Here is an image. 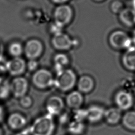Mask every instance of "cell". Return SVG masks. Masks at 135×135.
Wrapping results in <instances>:
<instances>
[{
	"label": "cell",
	"instance_id": "2e32d148",
	"mask_svg": "<svg viewBox=\"0 0 135 135\" xmlns=\"http://www.w3.org/2000/svg\"><path fill=\"white\" fill-rule=\"evenodd\" d=\"M65 101L69 108L75 110L81 108L84 101V98L83 94L79 91H72L67 95Z\"/></svg>",
	"mask_w": 135,
	"mask_h": 135
},
{
	"label": "cell",
	"instance_id": "ffe728a7",
	"mask_svg": "<svg viewBox=\"0 0 135 135\" xmlns=\"http://www.w3.org/2000/svg\"><path fill=\"white\" fill-rule=\"evenodd\" d=\"M122 124L127 130L135 131V111L128 110L122 117Z\"/></svg>",
	"mask_w": 135,
	"mask_h": 135
},
{
	"label": "cell",
	"instance_id": "7402d4cb",
	"mask_svg": "<svg viewBox=\"0 0 135 135\" xmlns=\"http://www.w3.org/2000/svg\"><path fill=\"white\" fill-rule=\"evenodd\" d=\"M24 46L19 42H13L9 44L8 47V52L13 57H20L23 53Z\"/></svg>",
	"mask_w": 135,
	"mask_h": 135
},
{
	"label": "cell",
	"instance_id": "5bb4252c",
	"mask_svg": "<svg viewBox=\"0 0 135 135\" xmlns=\"http://www.w3.org/2000/svg\"><path fill=\"white\" fill-rule=\"evenodd\" d=\"M94 85L95 83L93 79L88 75H82L76 82L78 91L82 94L91 92L93 90Z\"/></svg>",
	"mask_w": 135,
	"mask_h": 135
},
{
	"label": "cell",
	"instance_id": "e0dca14e",
	"mask_svg": "<svg viewBox=\"0 0 135 135\" xmlns=\"http://www.w3.org/2000/svg\"><path fill=\"white\" fill-rule=\"evenodd\" d=\"M122 117V111L116 107L105 109L103 118L109 124L115 125L121 120Z\"/></svg>",
	"mask_w": 135,
	"mask_h": 135
},
{
	"label": "cell",
	"instance_id": "4fadbf2b",
	"mask_svg": "<svg viewBox=\"0 0 135 135\" xmlns=\"http://www.w3.org/2000/svg\"><path fill=\"white\" fill-rule=\"evenodd\" d=\"M87 120L92 123H96L101 121L104 118L105 109L102 106L92 104L87 109Z\"/></svg>",
	"mask_w": 135,
	"mask_h": 135
},
{
	"label": "cell",
	"instance_id": "5b68a950",
	"mask_svg": "<svg viewBox=\"0 0 135 135\" xmlns=\"http://www.w3.org/2000/svg\"><path fill=\"white\" fill-rule=\"evenodd\" d=\"M54 79L52 73L43 68L36 70L32 77L33 84L39 89H46L53 85Z\"/></svg>",
	"mask_w": 135,
	"mask_h": 135
},
{
	"label": "cell",
	"instance_id": "7c38bea8",
	"mask_svg": "<svg viewBox=\"0 0 135 135\" xmlns=\"http://www.w3.org/2000/svg\"><path fill=\"white\" fill-rule=\"evenodd\" d=\"M121 61L124 69L130 71H135V46L132 45L125 50Z\"/></svg>",
	"mask_w": 135,
	"mask_h": 135
},
{
	"label": "cell",
	"instance_id": "8fae6325",
	"mask_svg": "<svg viewBox=\"0 0 135 135\" xmlns=\"http://www.w3.org/2000/svg\"><path fill=\"white\" fill-rule=\"evenodd\" d=\"M45 107L47 113L53 117L62 112L64 107V102L60 97L52 95L47 99Z\"/></svg>",
	"mask_w": 135,
	"mask_h": 135
},
{
	"label": "cell",
	"instance_id": "f1b7e54d",
	"mask_svg": "<svg viewBox=\"0 0 135 135\" xmlns=\"http://www.w3.org/2000/svg\"><path fill=\"white\" fill-rule=\"evenodd\" d=\"M63 27L54 22L50 27V31L52 32L53 35L62 32Z\"/></svg>",
	"mask_w": 135,
	"mask_h": 135
},
{
	"label": "cell",
	"instance_id": "d590c367",
	"mask_svg": "<svg viewBox=\"0 0 135 135\" xmlns=\"http://www.w3.org/2000/svg\"><path fill=\"white\" fill-rule=\"evenodd\" d=\"M0 135H2V131L1 128H0Z\"/></svg>",
	"mask_w": 135,
	"mask_h": 135
},
{
	"label": "cell",
	"instance_id": "277c9868",
	"mask_svg": "<svg viewBox=\"0 0 135 135\" xmlns=\"http://www.w3.org/2000/svg\"><path fill=\"white\" fill-rule=\"evenodd\" d=\"M73 16V9L67 3L57 5L53 11L54 22L63 27L72 22Z\"/></svg>",
	"mask_w": 135,
	"mask_h": 135
},
{
	"label": "cell",
	"instance_id": "9a60e30c",
	"mask_svg": "<svg viewBox=\"0 0 135 135\" xmlns=\"http://www.w3.org/2000/svg\"><path fill=\"white\" fill-rule=\"evenodd\" d=\"M120 22L128 27L135 26V10L131 7H125L119 14Z\"/></svg>",
	"mask_w": 135,
	"mask_h": 135
},
{
	"label": "cell",
	"instance_id": "4316f807",
	"mask_svg": "<svg viewBox=\"0 0 135 135\" xmlns=\"http://www.w3.org/2000/svg\"><path fill=\"white\" fill-rule=\"evenodd\" d=\"M20 104L24 108H29L30 107L33 103L32 98L26 95L20 98Z\"/></svg>",
	"mask_w": 135,
	"mask_h": 135
},
{
	"label": "cell",
	"instance_id": "3957f363",
	"mask_svg": "<svg viewBox=\"0 0 135 135\" xmlns=\"http://www.w3.org/2000/svg\"><path fill=\"white\" fill-rule=\"evenodd\" d=\"M108 43L111 47L118 50H126L132 46L131 36L122 30H115L108 36Z\"/></svg>",
	"mask_w": 135,
	"mask_h": 135
},
{
	"label": "cell",
	"instance_id": "4dcf8cb0",
	"mask_svg": "<svg viewBox=\"0 0 135 135\" xmlns=\"http://www.w3.org/2000/svg\"><path fill=\"white\" fill-rule=\"evenodd\" d=\"M4 118V110L2 106L0 105V122H1Z\"/></svg>",
	"mask_w": 135,
	"mask_h": 135
},
{
	"label": "cell",
	"instance_id": "f546056e",
	"mask_svg": "<svg viewBox=\"0 0 135 135\" xmlns=\"http://www.w3.org/2000/svg\"><path fill=\"white\" fill-rule=\"evenodd\" d=\"M69 0H51L52 2L54 3L57 4V5H60V4H66V3L69 1Z\"/></svg>",
	"mask_w": 135,
	"mask_h": 135
},
{
	"label": "cell",
	"instance_id": "30bf717a",
	"mask_svg": "<svg viewBox=\"0 0 135 135\" xmlns=\"http://www.w3.org/2000/svg\"><path fill=\"white\" fill-rule=\"evenodd\" d=\"M28 89V81L23 76H16L10 83L11 92L16 98H20L26 95Z\"/></svg>",
	"mask_w": 135,
	"mask_h": 135
},
{
	"label": "cell",
	"instance_id": "52a82bcc",
	"mask_svg": "<svg viewBox=\"0 0 135 135\" xmlns=\"http://www.w3.org/2000/svg\"><path fill=\"white\" fill-rule=\"evenodd\" d=\"M23 46V53L28 60H36L41 56L44 50L42 42L36 38L29 39Z\"/></svg>",
	"mask_w": 135,
	"mask_h": 135
},
{
	"label": "cell",
	"instance_id": "8d00e7d4",
	"mask_svg": "<svg viewBox=\"0 0 135 135\" xmlns=\"http://www.w3.org/2000/svg\"><path fill=\"white\" fill-rule=\"evenodd\" d=\"M133 93H134V96H135V87H134V88L133 89Z\"/></svg>",
	"mask_w": 135,
	"mask_h": 135
},
{
	"label": "cell",
	"instance_id": "cb8c5ba5",
	"mask_svg": "<svg viewBox=\"0 0 135 135\" xmlns=\"http://www.w3.org/2000/svg\"><path fill=\"white\" fill-rule=\"evenodd\" d=\"M11 93L10 90V83L7 81L3 80L0 83V99L7 98Z\"/></svg>",
	"mask_w": 135,
	"mask_h": 135
},
{
	"label": "cell",
	"instance_id": "ba28073f",
	"mask_svg": "<svg viewBox=\"0 0 135 135\" xmlns=\"http://www.w3.org/2000/svg\"><path fill=\"white\" fill-rule=\"evenodd\" d=\"M114 101L117 107L121 111L129 110L134 102L133 95L131 92L123 89L116 92L114 97Z\"/></svg>",
	"mask_w": 135,
	"mask_h": 135
},
{
	"label": "cell",
	"instance_id": "83f0119b",
	"mask_svg": "<svg viewBox=\"0 0 135 135\" xmlns=\"http://www.w3.org/2000/svg\"><path fill=\"white\" fill-rule=\"evenodd\" d=\"M38 65L36 60H28V62L26 63V68L30 71H35L37 70Z\"/></svg>",
	"mask_w": 135,
	"mask_h": 135
},
{
	"label": "cell",
	"instance_id": "836d02e7",
	"mask_svg": "<svg viewBox=\"0 0 135 135\" xmlns=\"http://www.w3.org/2000/svg\"><path fill=\"white\" fill-rule=\"evenodd\" d=\"M135 10V0H132V7Z\"/></svg>",
	"mask_w": 135,
	"mask_h": 135
},
{
	"label": "cell",
	"instance_id": "9c48e42d",
	"mask_svg": "<svg viewBox=\"0 0 135 135\" xmlns=\"http://www.w3.org/2000/svg\"><path fill=\"white\" fill-rule=\"evenodd\" d=\"M5 70L10 75L18 76L23 74L26 69L25 61L21 57H13L5 64Z\"/></svg>",
	"mask_w": 135,
	"mask_h": 135
},
{
	"label": "cell",
	"instance_id": "d6a6232c",
	"mask_svg": "<svg viewBox=\"0 0 135 135\" xmlns=\"http://www.w3.org/2000/svg\"><path fill=\"white\" fill-rule=\"evenodd\" d=\"M131 37V40H132V44H133L134 46H135V28L134 29V30L133 31V32L132 33Z\"/></svg>",
	"mask_w": 135,
	"mask_h": 135
},
{
	"label": "cell",
	"instance_id": "7a4b0ae2",
	"mask_svg": "<svg viewBox=\"0 0 135 135\" xmlns=\"http://www.w3.org/2000/svg\"><path fill=\"white\" fill-rule=\"evenodd\" d=\"M77 78L75 72L70 69H64L56 72L54 79V84L62 92L71 90L76 84Z\"/></svg>",
	"mask_w": 135,
	"mask_h": 135
},
{
	"label": "cell",
	"instance_id": "603a6c76",
	"mask_svg": "<svg viewBox=\"0 0 135 135\" xmlns=\"http://www.w3.org/2000/svg\"><path fill=\"white\" fill-rule=\"evenodd\" d=\"M109 7L112 13L118 15L125 8L123 2L121 0H113L110 3Z\"/></svg>",
	"mask_w": 135,
	"mask_h": 135
},
{
	"label": "cell",
	"instance_id": "1f68e13d",
	"mask_svg": "<svg viewBox=\"0 0 135 135\" xmlns=\"http://www.w3.org/2000/svg\"><path fill=\"white\" fill-rule=\"evenodd\" d=\"M15 135H31V134L30 133L29 130L26 129V130L20 131V132L16 133Z\"/></svg>",
	"mask_w": 135,
	"mask_h": 135
},
{
	"label": "cell",
	"instance_id": "44dd1931",
	"mask_svg": "<svg viewBox=\"0 0 135 135\" xmlns=\"http://www.w3.org/2000/svg\"><path fill=\"white\" fill-rule=\"evenodd\" d=\"M85 130V126L84 122L73 120L68 125V130L73 135H81Z\"/></svg>",
	"mask_w": 135,
	"mask_h": 135
},
{
	"label": "cell",
	"instance_id": "d6986e66",
	"mask_svg": "<svg viewBox=\"0 0 135 135\" xmlns=\"http://www.w3.org/2000/svg\"><path fill=\"white\" fill-rule=\"evenodd\" d=\"M70 63V59L68 56L62 52H59L55 55L53 58V64L56 72L60 71L68 65Z\"/></svg>",
	"mask_w": 135,
	"mask_h": 135
},
{
	"label": "cell",
	"instance_id": "ac0fdd59",
	"mask_svg": "<svg viewBox=\"0 0 135 135\" xmlns=\"http://www.w3.org/2000/svg\"><path fill=\"white\" fill-rule=\"evenodd\" d=\"M8 126L13 130H20L26 124V119L22 114L15 112L11 114L7 118Z\"/></svg>",
	"mask_w": 135,
	"mask_h": 135
},
{
	"label": "cell",
	"instance_id": "484cf974",
	"mask_svg": "<svg viewBox=\"0 0 135 135\" xmlns=\"http://www.w3.org/2000/svg\"><path fill=\"white\" fill-rule=\"evenodd\" d=\"M121 85L122 89L131 92L135 87V81L131 78H126L121 81Z\"/></svg>",
	"mask_w": 135,
	"mask_h": 135
},
{
	"label": "cell",
	"instance_id": "8992f818",
	"mask_svg": "<svg viewBox=\"0 0 135 135\" xmlns=\"http://www.w3.org/2000/svg\"><path fill=\"white\" fill-rule=\"evenodd\" d=\"M76 44L70 35L63 32L53 35L51 39V44L53 48L60 52L69 50Z\"/></svg>",
	"mask_w": 135,
	"mask_h": 135
},
{
	"label": "cell",
	"instance_id": "6da1fadb",
	"mask_svg": "<svg viewBox=\"0 0 135 135\" xmlns=\"http://www.w3.org/2000/svg\"><path fill=\"white\" fill-rule=\"evenodd\" d=\"M53 117L47 113L36 119L28 129L31 135H52L55 129Z\"/></svg>",
	"mask_w": 135,
	"mask_h": 135
},
{
	"label": "cell",
	"instance_id": "d4e9b609",
	"mask_svg": "<svg viewBox=\"0 0 135 135\" xmlns=\"http://www.w3.org/2000/svg\"><path fill=\"white\" fill-rule=\"evenodd\" d=\"M88 113L86 109L79 108L74 110L73 118L74 120L84 122V121L87 120Z\"/></svg>",
	"mask_w": 135,
	"mask_h": 135
},
{
	"label": "cell",
	"instance_id": "e575fe53",
	"mask_svg": "<svg viewBox=\"0 0 135 135\" xmlns=\"http://www.w3.org/2000/svg\"><path fill=\"white\" fill-rule=\"evenodd\" d=\"M93 1H94V2H103L105 0H93Z\"/></svg>",
	"mask_w": 135,
	"mask_h": 135
}]
</instances>
